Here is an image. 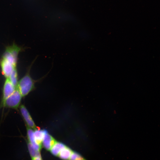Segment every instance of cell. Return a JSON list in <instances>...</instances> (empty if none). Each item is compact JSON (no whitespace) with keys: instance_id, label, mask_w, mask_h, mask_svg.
<instances>
[{"instance_id":"obj_2","label":"cell","mask_w":160,"mask_h":160,"mask_svg":"<svg viewBox=\"0 0 160 160\" xmlns=\"http://www.w3.org/2000/svg\"><path fill=\"white\" fill-rule=\"evenodd\" d=\"M22 49L21 47L14 43L6 47L2 58L5 59L16 67L18 55Z\"/></svg>"},{"instance_id":"obj_4","label":"cell","mask_w":160,"mask_h":160,"mask_svg":"<svg viewBox=\"0 0 160 160\" xmlns=\"http://www.w3.org/2000/svg\"><path fill=\"white\" fill-rule=\"evenodd\" d=\"M0 65L2 74L6 78H8L15 67L9 62L2 58L0 61Z\"/></svg>"},{"instance_id":"obj_12","label":"cell","mask_w":160,"mask_h":160,"mask_svg":"<svg viewBox=\"0 0 160 160\" xmlns=\"http://www.w3.org/2000/svg\"><path fill=\"white\" fill-rule=\"evenodd\" d=\"M69 160H85L82 156L78 153L72 152Z\"/></svg>"},{"instance_id":"obj_10","label":"cell","mask_w":160,"mask_h":160,"mask_svg":"<svg viewBox=\"0 0 160 160\" xmlns=\"http://www.w3.org/2000/svg\"><path fill=\"white\" fill-rule=\"evenodd\" d=\"M72 152L71 149L66 146L61 151L58 156L62 159L69 160Z\"/></svg>"},{"instance_id":"obj_7","label":"cell","mask_w":160,"mask_h":160,"mask_svg":"<svg viewBox=\"0 0 160 160\" xmlns=\"http://www.w3.org/2000/svg\"><path fill=\"white\" fill-rule=\"evenodd\" d=\"M56 142L54 138L48 134L47 131L45 130V135L42 142L44 147L47 150H50Z\"/></svg>"},{"instance_id":"obj_8","label":"cell","mask_w":160,"mask_h":160,"mask_svg":"<svg viewBox=\"0 0 160 160\" xmlns=\"http://www.w3.org/2000/svg\"><path fill=\"white\" fill-rule=\"evenodd\" d=\"M33 132L34 137L36 143L41 145L45 135V130L36 129Z\"/></svg>"},{"instance_id":"obj_6","label":"cell","mask_w":160,"mask_h":160,"mask_svg":"<svg viewBox=\"0 0 160 160\" xmlns=\"http://www.w3.org/2000/svg\"><path fill=\"white\" fill-rule=\"evenodd\" d=\"M20 111L27 126L34 129H36V126L33 120L28 111L24 105H21L20 106Z\"/></svg>"},{"instance_id":"obj_9","label":"cell","mask_w":160,"mask_h":160,"mask_svg":"<svg viewBox=\"0 0 160 160\" xmlns=\"http://www.w3.org/2000/svg\"><path fill=\"white\" fill-rule=\"evenodd\" d=\"M66 146L61 143L56 142L50 149V151L53 155L58 156L61 151Z\"/></svg>"},{"instance_id":"obj_5","label":"cell","mask_w":160,"mask_h":160,"mask_svg":"<svg viewBox=\"0 0 160 160\" xmlns=\"http://www.w3.org/2000/svg\"><path fill=\"white\" fill-rule=\"evenodd\" d=\"M16 88V87L11 83L9 79L6 78L3 86L1 103L13 93Z\"/></svg>"},{"instance_id":"obj_1","label":"cell","mask_w":160,"mask_h":160,"mask_svg":"<svg viewBox=\"0 0 160 160\" xmlns=\"http://www.w3.org/2000/svg\"><path fill=\"white\" fill-rule=\"evenodd\" d=\"M30 68L28 71L18 81L17 88L18 89L22 97L28 95L34 88V84L36 81L33 79L30 74Z\"/></svg>"},{"instance_id":"obj_11","label":"cell","mask_w":160,"mask_h":160,"mask_svg":"<svg viewBox=\"0 0 160 160\" xmlns=\"http://www.w3.org/2000/svg\"><path fill=\"white\" fill-rule=\"evenodd\" d=\"M8 78L13 85L16 87L18 81V73L16 68H14Z\"/></svg>"},{"instance_id":"obj_13","label":"cell","mask_w":160,"mask_h":160,"mask_svg":"<svg viewBox=\"0 0 160 160\" xmlns=\"http://www.w3.org/2000/svg\"><path fill=\"white\" fill-rule=\"evenodd\" d=\"M32 160H42L41 155L31 157Z\"/></svg>"},{"instance_id":"obj_3","label":"cell","mask_w":160,"mask_h":160,"mask_svg":"<svg viewBox=\"0 0 160 160\" xmlns=\"http://www.w3.org/2000/svg\"><path fill=\"white\" fill-rule=\"evenodd\" d=\"M22 97L16 87L13 93L1 103V105L9 108L17 109L20 105Z\"/></svg>"}]
</instances>
